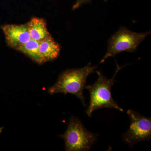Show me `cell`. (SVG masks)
Wrapping results in <instances>:
<instances>
[{"instance_id": "obj_1", "label": "cell", "mask_w": 151, "mask_h": 151, "mask_svg": "<svg viewBox=\"0 0 151 151\" xmlns=\"http://www.w3.org/2000/svg\"><path fill=\"white\" fill-rule=\"evenodd\" d=\"M96 68L89 63L81 68L67 69L59 75L55 84L49 88L48 93L50 95L59 93L73 94L86 107L83 90L86 88L87 78L95 72Z\"/></svg>"}, {"instance_id": "obj_2", "label": "cell", "mask_w": 151, "mask_h": 151, "mask_svg": "<svg viewBox=\"0 0 151 151\" xmlns=\"http://www.w3.org/2000/svg\"><path fill=\"white\" fill-rule=\"evenodd\" d=\"M123 67L116 63L115 73L113 77L110 79L103 75L102 72L97 70L98 78L97 81L92 85L86 86L85 89L88 90L90 95V103L86 111V113L89 117L92 116L94 111L100 108H113L121 112L124 111L113 99L111 93V88L116 81L115 77Z\"/></svg>"}, {"instance_id": "obj_3", "label": "cell", "mask_w": 151, "mask_h": 151, "mask_svg": "<svg viewBox=\"0 0 151 151\" xmlns=\"http://www.w3.org/2000/svg\"><path fill=\"white\" fill-rule=\"evenodd\" d=\"M98 135L89 132L78 118L72 116L67 130L59 137L65 142V150L89 151L97 141Z\"/></svg>"}, {"instance_id": "obj_4", "label": "cell", "mask_w": 151, "mask_h": 151, "mask_svg": "<svg viewBox=\"0 0 151 151\" xmlns=\"http://www.w3.org/2000/svg\"><path fill=\"white\" fill-rule=\"evenodd\" d=\"M150 34V32H135L122 27L109 39L107 52L100 63H103L108 58L114 57L121 52L136 51L141 42Z\"/></svg>"}, {"instance_id": "obj_5", "label": "cell", "mask_w": 151, "mask_h": 151, "mask_svg": "<svg viewBox=\"0 0 151 151\" xmlns=\"http://www.w3.org/2000/svg\"><path fill=\"white\" fill-rule=\"evenodd\" d=\"M127 113L131 122L129 130L122 135L124 142L132 148L138 142L149 140L151 137V117L142 116L131 109Z\"/></svg>"}, {"instance_id": "obj_6", "label": "cell", "mask_w": 151, "mask_h": 151, "mask_svg": "<svg viewBox=\"0 0 151 151\" xmlns=\"http://www.w3.org/2000/svg\"><path fill=\"white\" fill-rule=\"evenodd\" d=\"M8 46L16 49L31 39L27 23L22 24H7L1 26Z\"/></svg>"}, {"instance_id": "obj_7", "label": "cell", "mask_w": 151, "mask_h": 151, "mask_svg": "<svg viewBox=\"0 0 151 151\" xmlns=\"http://www.w3.org/2000/svg\"><path fill=\"white\" fill-rule=\"evenodd\" d=\"M28 28L31 39L39 42L51 36L43 19L34 17L27 23Z\"/></svg>"}, {"instance_id": "obj_8", "label": "cell", "mask_w": 151, "mask_h": 151, "mask_svg": "<svg viewBox=\"0 0 151 151\" xmlns=\"http://www.w3.org/2000/svg\"><path fill=\"white\" fill-rule=\"evenodd\" d=\"M39 49L41 54L46 62L57 58L60 50V45L51 36L39 42Z\"/></svg>"}, {"instance_id": "obj_9", "label": "cell", "mask_w": 151, "mask_h": 151, "mask_svg": "<svg viewBox=\"0 0 151 151\" xmlns=\"http://www.w3.org/2000/svg\"><path fill=\"white\" fill-rule=\"evenodd\" d=\"M16 50L27 55L33 60L39 64L46 62L40 51L39 42L31 39L19 47Z\"/></svg>"}, {"instance_id": "obj_10", "label": "cell", "mask_w": 151, "mask_h": 151, "mask_svg": "<svg viewBox=\"0 0 151 151\" xmlns=\"http://www.w3.org/2000/svg\"><path fill=\"white\" fill-rule=\"evenodd\" d=\"M91 1L92 0H76L72 9L73 10L76 9L85 4H89Z\"/></svg>"}]
</instances>
